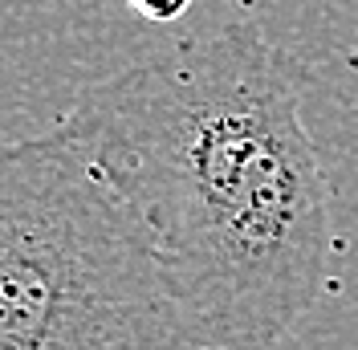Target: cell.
Instances as JSON below:
<instances>
[{
	"label": "cell",
	"mask_w": 358,
	"mask_h": 350,
	"mask_svg": "<svg viewBox=\"0 0 358 350\" xmlns=\"http://www.w3.org/2000/svg\"><path fill=\"white\" fill-rule=\"evenodd\" d=\"M66 127L147 228L200 350H273L317 306L330 188L261 24L228 21L98 82Z\"/></svg>",
	"instance_id": "6da1fadb"
},
{
	"label": "cell",
	"mask_w": 358,
	"mask_h": 350,
	"mask_svg": "<svg viewBox=\"0 0 358 350\" xmlns=\"http://www.w3.org/2000/svg\"><path fill=\"white\" fill-rule=\"evenodd\" d=\"M0 350H200L147 228L66 122L0 147Z\"/></svg>",
	"instance_id": "7a4b0ae2"
},
{
	"label": "cell",
	"mask_w": 358,
	"mask_h": 350,
	"mask_svg": "<svg viewBox=\"0 0 358 350\" xmlns=\"http://www.w3.org/2000/svg\"><path fill=\"white\" fill-rule=\"evenodd\" d=\"M138 17H147V21H159V24H167V21H179L187 8H192V0H127Z\"/></svg>",
	"instance_id": "3957f363"
}]
</instances>
